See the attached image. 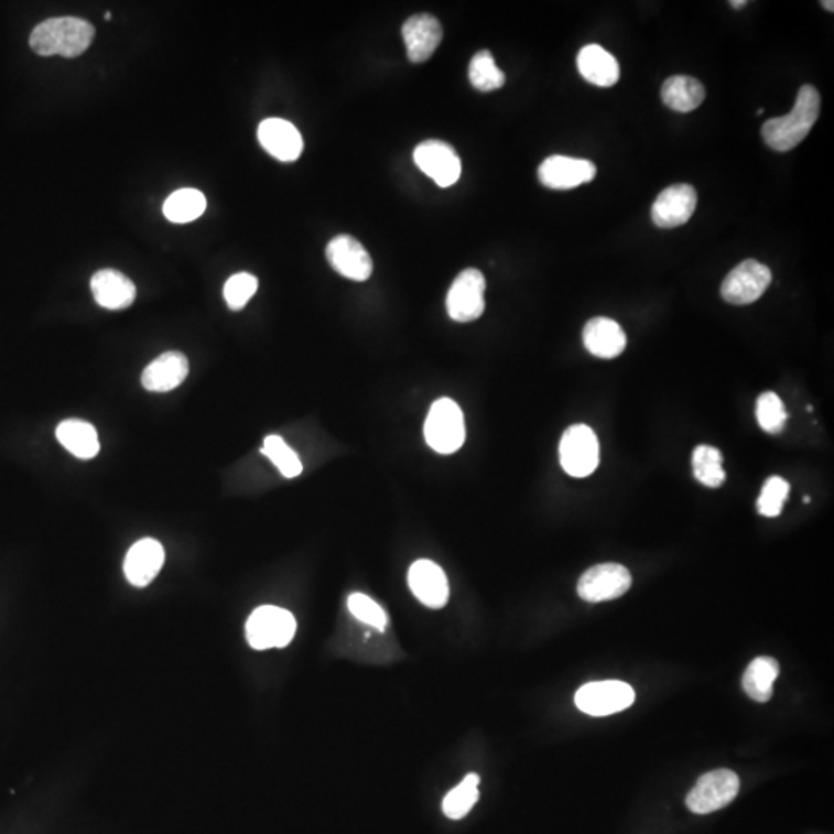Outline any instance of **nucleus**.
Returning a JSON list of instances; mask_svg holds the SVG:
<instances>
[{
  "instance_id": "c85d7f7f",
  "label": "nucleus",
  "mask_w": 834,
  "mask_h": 834,
  "mask_svg": "<svg viewBox=\"0 0 834 834\" xmlns=\"http://www.w3.org/2000/svg\"><path fill=\"white\" fill-rule=\"evenodd\" d=\"M468 78L472 86L479 91L498 90L506 84V75L499 71L495 63V57L487 50L476 53L473 56L470 68H468Z\"/></svg>"
},
{
  "instance_id": "9d476101",
  "label": "nucleus",
  "mask_w": 834,
  "mask_h": 834,
  "mask_svg": "<svg viewBox=\"0 0 834 834\" xmlns=\"http://www.w3.org/2000/svg\"><path fill=\"white\" fill-rule=\"evenodd\" d=\"M632 586V576L621 564H598L584 572L578 582V595L584 602L599 603L620 598Z\"/></svg>"
},
{
  "instance_id": "f257e3e1",
  "label": "nucleus",
  "mask_w": 834,
  "mask_h": 834,
  "mask_svg": "<svg viewBox=\"0 0 834 834\" xmlns=\"http://www.w3.org/2000/svg\"><path fill=\"white\" fill-rule=\"evenodd\" d=\"M819 113H821V95L813 86L801 87L790 113L765 122L762 127L765 142L776 152H790L809 137L810 130L816 124Z\"/></svg>"
},
{
  "instance_id": "4468645a",
  "label": "nucleus",
  "mask_w": 834,
  "mask_h": 834,
  "mask_svg": "<svg viewBox=\"0 0 834 834\" xmlns=\"http://www.w3.org/2000/svg\"><path fill=\"white\" fill-rule=\"evenodd\" d=\"M326 259L337 274L353 282H365L372 274V260L362 243L349 236L333 238L326 246Z\"/></svg>"
},
{
  "instance_id": "39448f33",
  "label": "nucleus",
  "mask_w": 834,
  "mask_h": 834,
  "mask_svg": "<svg viewBox=\"0 0 834 834\" xmlns=\"http://www.w3.org/2000/svg\"><path fill=\"white\" fill-rule=\"evenodd\" d=\"M560 461L564 472L574 478H586L597 470L599 444L594 430L583 424L568 426L561 437Z\"/></svg>"
},
{
  "instance_id": "9b49d317",
  "label": "nucleus",
  "mask_w": 834,
  "mask_h": 834,
  "mask_svg": "<svg viewBox=\"0 0 834 834\" xmlns=\"http://www.w3.org/2000/svg\"><path fill=\"white\" fill-rule=\"evenodd\" d=\"M414 163L437 186L450 187L457 183L463 165L456 150L448 142L429 140L414 149Z\"/></svg>"
},
{
  "instance_id": "6ab92c4d",
  "label": "nucleus",
  "mask_w": 834,
  "mask_h": 834,
  "mask_svg": "<svg viewBox=\"0 0 834 834\" xmlns=\"http://www.w3.org/2000/svg\"><path fill=\"white\" fill-rule=\"evenodd\" d=\"M189 375V360L182 353H164L142 372V387L153 393H167L182 386Z\"/></svg>"
},
{
  "instance_id": "423d86ee",
  "label": "nucleus",
  "mask_w": 834,
  "mask_h": 834,
  "mask_svg": "<svg viewBox=\"0 0 834 834\" xmlns=\"http://www.w3.org/2000/svg\"><path fill=\"white\" fill-rule=\"evenodd\" d=\"M739 776L732 770H716L702 776L686 798L687 809L695 814H710L725 809L739 794Z\"/></svg>"
},
{
  "instance_id": "aec40b11",
  "label": "nucleus",
  "mask_w": 834,
  "mask_h": 834,
  "mask_svg": "<svg viewBox=\"0 0 834 834\" xmlns=\"http://www.w3.org/2000/svg\"><path fill=\"white\" fill-rule=\"evenodd\" d=\"M91 292L99 306L106 310H126L137 297V288L129 277L115 269H101L91 277Z\"/></svg>"
},
{
  "instance_id": "5701e85b",
  "label": "nucleus",
  "mask_w": 834,
  "mask_h": 834,
  "mask_svg": "<svg viewBox=\"0 0 834 834\" xmlns=\"http://www.w3.org/2000/svg\"><path fill=\"white\" fill-rule=\"evenodd\" d=\"M56 437L72 455L91 459L99 453L98 433L94 425L80 419H67L56 429Z\"/></svg>"
},
{
  "instance_id": "393cba45",
  "label": "nucleus",
  "mask_w": 834,
  "mask_h": 834,
  "mask_svg": "<svg viewBox=\"0 0 834 834\" xmlns=\"http://www.w3.org/2000/svg\"><path fill=\"white\" fill-rule=\"evenodd\" d=\"M779 663L772 657H757L749 663L741 680L745 693L752 701L767 703L772 697V685L779 678Z\"/></svg>"
},
{
  "instance_id": "1a4fd4ad",
  "label": "nucleus",
  "mask_w": 834,
  "mask_h": 834,
  "mask_svg": "<svg viewBox=\"0 0 834 834\" xmlns=\"http://www.w3.org/2000/svg\"><path fill=\"white\" fill-rule=\"evenodd\" d=\"M771 280L770 268L756 260L741 261L722 283V297L732 305H751L762 297Z\"/></svg>"
},
{
  "instance_id": "2f4dec72",
  "label": "nucleus",
  "mask_w": 834,
  "mask_h": 834,
  "mask_svg": "<svg viewBox=\"0 0 834 834\" xmlns=\"http://www.w3.org/2000/svg\"><path fill=\"white\" fill-rule=\"evenodd\" d=\"M788 494H790V484L780 476H771L765 480L762 491L757 499V510L767 518H776L782 513Z\"/></svg>"
},
{
  "instance_id": "412c9836",
  "label": "nucleus",
  "mask_w": 834,
  "mask_h": 834,
  "mask_svg": "<svg viewBox=\"0 0 834 834\" xmlns=\"http://www.w3.org/2000/svg\"><path fill=\"white\" fill-rule=\"evenodd\" d=\"M583 342L587 351L599 359L620 356L628 344L621 326L607 317H595L587 322L583 329Z\"/></svg>"
},
{
  "instance_id": "2eb2a0df",
  "label": "nucleus",
  "mask_w": 834,
  "mask_h": 834,
  "mask_svg": "<svg viewBox=\"0 0 834 834\" xmlns=\"http://www.w3.org/2000/svg\"><path fill=\"white\" fill-rule=\"evenodd\" d=\"M409 586L414 597L426 607L441 609L450 597L448 580L442 567L430 560H419L409 571Z\"/></svg>"
},
{
  "instance_id": "ddd939ff",
  "label": "nucleus",
  "mask_w": 834,
  "mask_h": 834,
  "mask_svg": "<svg viewBox=\"0 0 834 834\" xmlns=\"http://www.w3.org/2000/svg\"><path fill=\"white\" fill-rule=\"evenodd\" d=\"M697 207V192L690 184H674L653 202L651 217L661 229H674L686 225Z\"/></svg>"
},
{
  "instance_id": "473e14b6",
  "label": "nucleus",
  "mask_w": 834,
  "mask_h": 834,
  "mask_svg": "<svg viewBox=\"0 0 834 834\" xmlns=\"http://www.w3.org/2000/svg\"><path fill=\"white\" fill-rule=\"evenodd\" d=\"M259 288V280L248 272H240L230 277L225 284V300L228 306L232 311L243 310L248 305L249 300L253 297V294Z\"/></svg>"
},
{
  "instance_id": "f704fd0d",
  "label": "nucleus",
  "mask_w": 834,
  "mask_h": 834,
  "mask_svg": "<svg viewBox=\"0 0 834 834\" xmlns=\"http://www.w3.org/2000/svg\"><path fill=\"white\" fill-rule=\"evenodd\" d=\"M729 6H732L733 9L740 10L744 9L745 6H747V2H745V0H732V2H729Z\"/></svg>"
},
{
  "instance_id": "7c9ffc66",
  "label": "nucleus",
  "mask_w": 834,
  "mask_h": 834,
  "mask_svg": "<svg viewBox=\"0 0 834 834\" xmlns=\"http://www.w3.org/2000/svg\"><path fill=\"white\" fill-rule=\"evenodd\" d=\"M756 416L760 429L770 434L782 432L788 418L782 399L772 391H765L757 399Z\"/></svg>"
},
{
  "instance_id": "c9c22d12",
  "label": "nucleus",
  "mask_w": 834,
  "mask_h": 834,
  "mask_svg": "<svg viewBox=\"0 0 834 834\" xmlns=\"http://www.w3.org/2000/svg\"><path fill=\"white\" fill-rule=\"evenodd\" d=\"M822 6H824V9L828 10L830 13H833V11H834V9H833L834 3L833 2H822Z\"/></svg>"
},
{
  "instance_id": "0eeeda50",
  "label": "nucleus",
  "mask_w": 834,
  "mask_h": 834,
  "mask_svg": "<svg viewBox=\"0 0 834 834\" xmlns=\"http://www.w3.org/2000/svg\"><path fill=\"white\" fill-rule=\"evenodd\" d=\"M636 701L632 687L618 680L592 682L580 687L575 694V703L580 711L594 717L610 716L628 710Z\"/></svg>"
},
{
  "instance_id": "f3484780",
  "label": "nucleus",
  "mask_w": 834,
  "mask_h": 834,
  "mask_svg": "<svg viewBox=\"0 0 834 834\" xmlns=\"http://www.w3.org/2000/svg\"><path fill=\"white\" fill-rule=\"evenodd\" d=\"M402 36L411 63L421 64L429 61L440 47L444 32L440 21L432 14H416L403 24Z\"/></svg>"
},
{
  "instance_id": "f03ea898",
  "label": "nucleus",
  "mask_w": 834,
  "mask_h": 834,
  "mask_svg": "<svg viewBox=\"0 0 834 834\" xmlns=\"http://www.w3.org/2000/svg\"><path fill=\"white\" fill-rule=\"evenodd\" d=\"M95 40L90 22L79 18H52L41 22L30 34V47L40 56L76 57Z\"/></svg>"
},
{
  "instance_id": "f8f14e48",
  "label": "nucleus",
  "mask_w": 834,
  "mask_h": 834,
  "mask_svg": "<svg viewBox=\"0 0 834 834\" xmlns=\"http://www.w3.org/2000/svg\"><path fill=\"white\" fill-rule=\"evenodd\" d=\"M597 175V165L592 161L564 155L549 156L538 169V178L553 191H571L591 183Z\"/></svg>"
},
{
  "instance_id": "c756f323",
  "label": "nucleus",
  "mask_w": 834,
  "mask_h": 834,
  "mask_svg": "<svg viewBox=\"0 0 834 834\" xmlns=\"http://www.w3.org/2000/svg\"><path fill=\"white\" fill-rule=\"evenodd\" d=\"M261 453L272 461V464L279 468L284 478H297L303 472L302 461L299 459L297 453L294 452L280 436H268L264 440Z\"/></svg>"
},
{
  "instance_id": "6e6552de",
  "label": "nucleus",
  "mask_w": 834,
  "mask_h": 834,
  "mask_svg": "<svg viewBox=\"0 0 834 834\" xmlns=\"http://www.w3.org/2000/svg\"><path fill=\"white\" fill-rule=\"evenodd\" d=\"M486 277L479 269L468 268L456 277L447 294V313L455 322L478 321L486 310Z\"/></svg>"
},
{
  "instance_id": "b1692460",
  "label": "nucleus",
  "mask_w": 834,
  "mask_h": 834,
  "mask_svg": "<svg viewBox=\"0 0 834 834\" xmlns=\"http://www.w3.org/2000/svg\"><path fill=\"white\" fill-rule=\"evenodd\" d=\"M706 98L701 80L691 76H672L661 87V99L670 109L687 113L697 109Z\"/></svg>"
},
{
  "instance_id": "dca6fc26",
  "label": "nucleus",
  "mask_w": 834,
  "mask_h": 834,
  "mask_svg": "<svg viewBox=\"0 0 834 834\" xmlns=\"http://www.w3.org/2000/svg\"><path fill=\"white\" fill-rule=\"evenodd\" d=\"M261 148L283 163L299 160L303 152V138L297 127L282 118L264 119L257 132Z\"/></svg>"
},
{
  "instance_id": "20e7f679",
  "label": "nucleus",
  "mask_w": 834,
  "mask_h": 834,
  "mask_svg": "<svg viewBox=\"0 0 834 834\" xmlns=\"http://www.w3.org/2000/svg\"><path fill=\"white\" fill-rule=\"evenodd\" d=\"M297 621L290 610L277 606H261L253 610L246 622V638L253 649L264 651L284 648L291 643Z\"/></svg>"
},
{
  "instance_id": "a878e982",
  "label": "nucleus",
  "mask_w": 834,
  "mask_h": 834,
  "mask_svg": "<svg viewBox=\"0 0 834 834\" xmlns=\"http://www.w3.org/2000/svg\"><path fill=\"white\" fill-rule=\"evenodd\" d=\"M207 202L205 195L197 189H180L174 192L164 203V215L172 223H191L205 214Z\"/></svg>"
},
{
  "instance_id": "72a5a7b5",
  "label": "nucleus",
  "mask_w": 834,
  "mask_h": 834,
  "mask_svg": "<svg viewBox=\"0 0 834 834\" xmlns=\"http://www.w3.org/2000/svg\"><path fill=\"white\" fill-rule=\"evenodd\" d=\"M348 609L357 620L365 622V625H370L380 630L387 626L386 610L368 595L359 594V592L349 595Z\"/></svg>"
},
{
  "instance_id": "7ed1b4c3",
  "label": "nucleus",
  "mask_w": 834,
  "mask_h": 834,
  "mask_svg": "<svg viewBox=\"0 0 834 834\" xmlns=\"http://www.w3.org/2000/svg\"><path fill=\"white\" fill-rule=\"evenodd\" d=\"M425 441L441 455H452L464 445L465 422L463 410L455 401L442 398L433 403L425 421Z\"/></svg>"
},
{
  "instance_id": "a211bd4d",
  "label": "nucleus",
  "mask_w": 834,
  "mask_h": 834,
  "mask_svg": "<svg viewBox=\"0 0 834 834\" xmlns=\"http://www.w3.org/2000/svg\"><path fill=\"white\" fill-rule=\"evenodd\" d=\"M164 559L163 545L158 543L156 540L144 538V540L138 541L130 548L126 556L124 572L127 580L137 587L148 586L160 574Z\"/></svg>"
},
{
  "instance_id": "bb28decb",
  "label": "nucleus",
  "mask_w": 834,
  "mask_h": 834,
  "mask_svg": "<svg viewBox=\"0 0 834 834\" xmlns=\"http://www.w3.org/2000/svg\"><path fill=\"white\" fill-rule=\"evenodd\" d=\"M693 470L695 479L703 486L717 488L725 483L724 456L716 447L698 445L693 452Z\"/></svg>"
},
{
  "instance_id": "cd10ccee",
  "label": "nucleus",
  "mask_w": 834,
  "mask_h": 834,
  "mask_svg": "<svg viewBox=\"0 0 834 834\" xmlns=\"http://www.w3.org/2000/svg\"><path fill=\"white\" fill-rule=\"evenodd\" d=\"M479 776L468 775L465 776L463 782L456 788H453L447 795H445L444 802H442V810H444L445 816L450 819H463L470 813L475 803L479 799Z\"/></svg>"
},
{
  "instance_id": "4be33fe9",
  "label": "nucleus",
  "mask_w": 834,
  "mask_h": 834,
  "mask_svg": "<svg viewBox=\"0 0 834 834\" xmlns=\"http://www.w3.org/2000/svg\"><path fill=\"white\" fill-rule=\"evenodd\" d=\"M576 65L580 75L594 86L613 87L620 79V64L597 44H589L580 50Z\"/></svg>"
}]
</instances>
